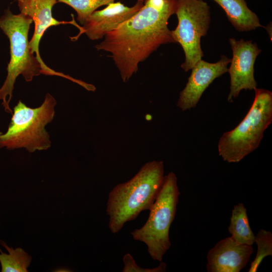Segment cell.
<instances>
[{"instance_id": "cell-1", "label": "cell", "mask_w": 272, "mask_h": 272, "mask_svg": "<svg viewBox=\"0 0 272 272\" xmlns=\"http://www.w3.org/2000/svg\"><path fill=\"white\" fill-rule=\"evenodd\" d=\"M178 0H144L132 17L95 46L111 54L124 82L138 70L139 64L161 45L175 43L168 27L175 14Z\"/></svg>"}, {"instance_id": "cell-17", "label": "cell", "mask_w": 272, "mask_h": 272, "mask_svg": "<svg viewBox=\"0 0 272 272\" xmlns=\"http://www.w3.org/2000/svg\"><path fill=\"white\" fill-rule=\"evenodd\" d=\"M254 242L257 245V251L248 272L257 271L263 259L267 256L272 255V234L270 231L260 229L255 236Z\"/></svg>"}, {"instance_id": "cell-12", "label": "cell", "mask_w": 272, "mask_h": 272, "mask_svg": "<svg viewBox=\"0 0 272 272\" xmlns=\"http://www.w3.org/2000/svg\"><path fill=\"white\" fill-rule=\"evenodd\" d=\"M20 13L29 17L34 23V32L29 41L32 52L41 62H44L39 53V43L45 32L49 27L60 24H71L80 30L81 27L73 20L72 21H60L52 16L53 7L57 0H17Z\"/></svg>"}, {"instance_id": "cell-3", "label": "cell", "mask_w": 272, "mask_h": 272, "mask_svg": "<svg viewBox=\"0 0 272 272\" xmlns=\"http://www.w3.org/2000/svg\"><path fill=\"white\" fill-rule=\"evenodd\" d=\"M164 174L163 161H150L130 180L112 188L106 208L111 233H118L126 222L135 219L142 211L150 210L162 187Z\"/></svg>"}, {"instance_id": "cell-6", "label": "cell", "mask_w": 272, "mask_h": 272, "mask_svg": "<svg viewBox=\"0 0 272 272\" xmlns=\"http://www.w3.org/2000/svg\"><path fill=\"white\" fill-rule=\"evenodd\" d=\"M180 194L176 176L171 172L164 176L145 224L131 232L133 239L146 244L150 256L154 260L162 261L171 246L169 230L176 213Z\"/></svg>"}, {"instance_id": "cell-14", "label": "cell", "mask_w": 272, "mask_h": 272, "mask_svg": "<svg viewBox=\"0 0 272 272\" xmlns=\"http://www.w3.org/2000/svg\"><path fill=\"white\" fill-rule=\"evenodd\" d=\"M228 229L231 237L239 243L252 245L254 242L255 235L249 225L247 210L242 203L234 206Z\"/></svg>"}, {"instance_id": "cell-5", "label": "cell", "mask_w": 272, "mask_h": 272, "mask_svg": "<svg viewBox=\"0 0 272 272\" xmlns=\"http://www.w3.org/2000/svg\"><path fill=\"white\" fill-rule=\"evenodd\" d=\"M255 97L248 113L233 129L225 132L218 144L224 161L237 163L259 146L265 130L272 122V93L255 88Z\"/></svg>"}, {"instance_id": "cell-8", "label": "cell", "mask_w": 272, "mask_h": 272, "mask_svg": "<svg viewBox=\"0 0 272 272\" xmlns=\"http://www.w3.org/2000/svg\"><path fill=\"white\" fill-rule=\"evenodd\" d=\"M233 56L228 72L230 77V92L228 101L233 102L239 96L242 90H252L256 88L254 79V63L257 56L261 52L256 43L252 41L229 40Z\"/></svg>"}, {"instance_id": "cell-10", "label": "cell", "mask_w": 272, "mask_h": 272, "mask_svg": "<svg viewBox=\"0 0 272 272\" xmlns=\"http://www.w3.org/2000/svg\"><path fill=\"white\" fill-rule=\"evenodd\" d=\"M144 0H137L128 7L120 2H112L102 10L94 11L80 30V35L85 33L92 40L104 37L135 15L144 6Z\"/></svg>"}, {"instance_id": "cell-2", "label": "cell", "mask_w": 272, "mask_h": 272, "mask_svg": "<svg viewBox=\"0 0 272 272\" xmlns=\"http://www.w3.org/2000/svg\"><path fill=\"white\" fill-rule=\"evenodd\" d=\"M33 20L22 13L14 14L9 8L0 17V29L10 42V59L7 67V76L0 88V100L6 112L13 114L10 107L14 85L21 75L27 82L40 74L57 76L67 79L84 88L87 83L69 75L56 72L40 61L29 46L28 32Z\"/></svg>"}, {"instance_id": "cell-18", "label": "cell", "mask_w": 272, "mask_h": 272, "mask_svg": "<svg viewBox=\"0 0 272 272\" xmlns=\"http://www.w3.org/2000/svg\"><path fill=\"white\" fill-rule=\"evenodd\" d=\"M124 266L122 272H163L166 271V264L160 261V264L155 267L143 268L135 263L132 255L127 253L123 257Z\"/></svg>"}, {"instance_id": "cell-16", "label": "cell", "mask_w": 272, "mask_h": 272, "mask_svg": "<svg viewBox=\"0 0 272 272\" xmlns=\"http://www.w3.org/2000/svg\"><path fill=\"white\" fill-rule=\"evenodd\" d=\"M72 7L77 14V20L84 25L88 17L97 9L115 0H57Z\"/></svg>"}, {"instance_id": "cell-7", "label": "cell", "mask_w": 272, "mask_h": 272, "mask_svg": "<svg viewBox=\"0 0 272 272\" xmlns=\"http://www.w3.org/2000/svg\"><path fill=\"white\" fill-rule=\"evenodd\" d=\"M175 14L178 24L171 30L172 36L183 50L185 60L181 67L187 72L203 56L200 39L210 28V7L203 0H178Z\"/></svg>"}, {"instance_id": "cell-4", "label": "cell", "mask_w": 272, "mask_h": 272, "mask_svg": "<svg viewBox=\"0 0 272 272\" xmlns=\"http://www.w3.org/2000/svg\"><path fill=\"white\" fill-rule=\"evenodd\" d=\"M56 105L55 99L49 93L36 108L29 107L19 100L13 108L7 130L0 134V149L24 148L32 153L50 148L51 142L45 126L53 119Z\"/></svg>"}, {"instance_id": "cell-19", "label": "cell", "mask_w": 272, "mask_h": 272, "mask_svg": "<svg viewBox=\"0 0 272 272\" xmlns=\"http://www.w3.org/2000/svg\"><path fill=\"white\" fill-rule=\"evenodd\" d=\"M2 132H0V134H2Z\"/></svg>"}, {"instance_id": "cell-11", "label": "cell", "mask_w": 272, "mask_h": 272, "mask_svg": "<svg viewBox=\"0 0 272 272\" xmlns=\"http://www.w3.org/2000/svg\"><path fill=\"white\" fill-rule=\"evenodd\" d=\"M251 245L237 242L231 236L219 241L208 252V272H239L249 260Z\"/></svg>"}, {"instance_id": "cell-15", "label": "cell", "mask_w": 272, "mask_h": 272, "mask_svg": "<svg viewBox=\"0 0 272 272\" xmlns=\"http://www.w3.org/2000/svg\"><path fill=\"white\" fill-rule=\"evenodd\" d=\"M0 244L8 252L4 253L0 248V263L2 272H27L31 262V256L23 249L10 247L0 240Z\"/></svg>"}, {"instance_id": "cell-13", "label": "cell", "mask_w": 272, "mask_h": 272, "mask_svg": "<svg viewBox=\"0 0 272 272\" xmlns=\"http://www.w3.org/2000/svg\"><path fill=\"white\" fill-rule=\"evenodd\" d=\"M225 11L232 26L239 32L264 28L260 23L257 15L247 6L245 0H213Z\"/></svg>"}, {"instance_id": "cell-9", "label": "cell", "mask_w": 272, "mask_h": 272, "mask_svg": "<svg viewBox=\"0 0 272 272\" xmlns=\"http://www.w3.org/2000/svg\"><path fill=\"white\" fill-rule=\"evenodd\" d=\"M231 59L222 55L215 63L199 60L191 69L185 87L180 93L177 106L182 111L195 108L203 93L217 78L228 72Z\"/></svg>"}]
</instances>
